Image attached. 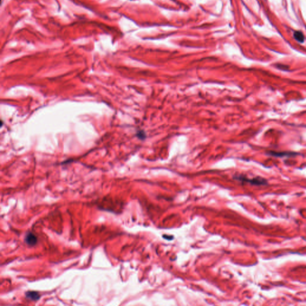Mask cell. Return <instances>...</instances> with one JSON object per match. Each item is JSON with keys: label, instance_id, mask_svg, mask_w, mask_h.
<instances>
[{"label": "cell", "instance_id": "6da1fadb", "mask_svg": "<svg viewBox=\"0 0 306 306\" xmlns=\"http://www.w3.org/2000/svg\"><path fill=\"white\" fill-rule=\"evenodd\" d=\"M236 178L237 180H240L242 181L249 182V183L253 184V185L260 186V185H265L267 184L266 180H264L262 178H260V177H257V178H253V179H248V178H247L246 177H244L243 176H237Z\"/></svg>", "mask_w": 306, "mask_h": 306}, {"label": "cell", "instance_id": "7a4b0ae2", "mask_svg": "<svg viewBox=\"0 0 306 306\" xmlns=\"http://www.w3.org/2000/svg\"><path fill=\"white\" fill-rule=\"evenodd\" d=\"M267 154L274 157H293L294 156H296L297 154L295 153H292V152H276V151H270L267 152Z\"/></svg>", "mask_w": 306, "mask_h": 306}, {"label": "cell", "instance_id": "3957f363", "mask_svg": "<svg viewBox=\"0 0 306 306\" xmlns=\"http://www.w3.org/2000/svg\"><path fill=\"white\" fill-rule=\"evenodd\" d=\"M25 240L27 244L30 246L35 245V244H37L38 242L37 237L35 236V234H33V233L31 232L27 233L25 238Z\"/></svg>", "mask_w": 306, "mask_h": 306}, {"label": "cell", "instance_id": "277c9868", "mask_svg": "<svg viewBox=\"0 0 306 306\" xmlns=\"http://www.w3.org/2000/svg\"><path fill=\"white\" fill-rule=\"evenodd\" d=\"M25 297L32 301H37L40 298V293L37 291H28L25 293Z\"/></svg>", "mask_w": 306, "mask_h": 306}, {"label": "cell", "instance_id": "5b68a950", "mask_svg": "<svg viewBox=\"0 0 306 306\" xmlns=\"http://www.w3.org/2000/svg\"><path fill=\"white\" fill-rule=\"evenodd\" d=\"M293 37L295 38V40L298 41L299 43H303L304 41V37L301 32L295 31L293 34Z\"/></svg>", "mask_w": 306, "mask_h": 306}, {"label": "cell", "instance_id": "8992f818", "mask_svg": "<svg viewBox=\"0 0 306 306\" xmlns=\"http://www.w3.org/2000/svg\"><path fill=\"white\" fill-rule=\"evenodd\" d=\"M137 136L138 138H140V139H143V138H145V133L142 131L138 132V134H137Z\"/></svg>", "mask_w": 306, "mask_h": 306}]
</instances>
